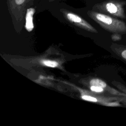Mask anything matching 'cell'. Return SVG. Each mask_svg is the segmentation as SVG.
I'll return each mask as SVG.
<instances>
[{"label":"cell","instance_id":"6da1fadb","mask_svg":"<svg viewBox=\"0 0 126 126\" xmlns=\"http://www.w3.org/2000/svg\"><path fill=\"white\" fill-rule=\"evenodd\" d=\"M94 11L126 18V0H104L93 7Z\"/></svg>","mask_w":126,"mask_h":126},{"label":"cell","instance_id":"3957f363","mask_svg":"<svg viewBox=\"0 0 126 126\" xmlns=\"http://www.w3.org/2000/svg\"><path fill=\"white\" fill-rule=\"evenodd\" d=\"M61 11L65 17L70 22L92 32H96V31L87 21L84 20L79 16L71 12L68 11L64 9H61Z\"/></svg>","mask_w":126,"mask_h":126},{"label":"cell","instance_id":"8fae6325","mask_svg":"<svg viewBox=\"0 0 126 126\" xmlns=\"http://www.w3.org/2000/svg\"><path fill=\"white\" fill-rule=\"evenodd\" d=\"M55 0H49V2H53V1H55Z\"/></svg>","mask_w":126,"mask_h":126},{"label":"cell","instance_id":"9c48e42d","mask_svg":"<svg viewBox=\"0 0 126 126\" xmlns=\"http://www.w3.org/2000/svg\"><path fill=\"white\" fill-rule=\"evenodd\" d=\"M91 90L95 92H102L103 91V89L102 88L97 87V86H92L91 87Z\"/></svg>","mask_w":126,"mask_h":126},{"label":"cell","instance_id":"8992f818","mask_svg":"<svg viewBox=\"0 0 126 126\" xmlns=\"http://www.w3.org/2000/svg\"><path fill=\"white\" fill-rule=\"evenodd\" d=\"M90 83L91 86H97V87H101L102 88H105L106 86V84L104 81H103L100 79H92L90 81Z\"/></svg>","mask_w":126,"mask_h":126},{"label":"cell","instance_id":"ba28073f","mask_svg":"<svg viewBox=\"0 0 126 126\" xmlns=\"http://www.w3.org/2000/svg\"><path fill=\"white\" fill-rule=\"evenodd\" d=\"M82 99H83L85 100H87V101H92V102H96L97 101V99L96 98L94 97L91 96H89V95H84L82 96Z\"/></svg>","mask_w":126,"mask_h":126},{"label":"cell","instance_id":"30bf717a","mask_svg":"<svg viewBox=\"0 0 126 126\" xmlns=\"http://www.w3.org/2000/svg\"><path fill=\"white\" fill-rule=\"evenodd\" d=\"M122 57H123L124 59H126V50L124 51L122 53Z\"/></svg>","mask_w":126,"mask_h":126},{"label":"cell","instance_id":"7a4b0ae2","mask_svg":"<svg viewBox=\"0 0 126 126\" xmlns=\"http://www.w3.org/2000/svg\"><path fill=\"white\" fill-rule=\"evenodd\" d=\"M88 15L103 27L109 29H114L125 26V23L113 18L107 14L94 10L88 12Z\"/></svg>","mask_w":126,"mask_h":126},{"label":"cell","instance_id":"277c9868","mask_svg":"<svg viewBox=\"0 0 126 126\" xmlns=\"http://www.w3.org/2000/svg\"><path fill=\"white\" fill-rule=\"evenodd\" d=\"M34 0H7L9 9L13 14L21 13L29 5L33 3Z\"/></svg>","mask_w":126,"mask_h":126},{"label":"cell","instance_id":"52a82bcc","mask_svg":"<svg viewBox=\"0 0 126 126\" xmlns=\"http://www.w3.org/2000/svg\"><path fill=\"white\" fill-rule=\"evenodd\" d=\"M42 63L46 66L51 67H56L58 65V63L54 61L43 60L42 61Z\"/></svg>","mask_w":126,"mask_h":126},{"label":"cell","instance_id":"5b68a950","mask_svg":"<svg viewBox=\"0 0 126 126\" xmlns=\"http://www.w3.org/2000/svg\"><path fill=\"white\" fill-rule=\"evenodd\" d=\"M35 9L33 8H30L27 10L25 28L29 32L32 31L34 28V25L33 24V15Z\"/></svg>","mask_w":126,"mask_h":126}]
</instances>
